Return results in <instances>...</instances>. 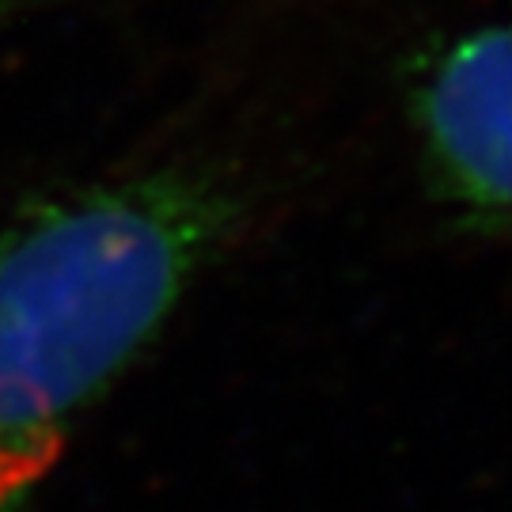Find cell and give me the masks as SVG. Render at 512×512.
<instances>
[{
	"mask_svg": "<svg viewBox=\"0 0 512 512\" xmlns=\"http://www.w3.org/2000/svg\"><path fill=\"white\" fill-rule=\"evenodd\" d=\"M251 194L152 164L0 213V512H27L76 425L236 247Z\"/></svg>",
	"mask_w": 512,
	"mask_h": 512,
	"instance_id": "cell-1",
	"label": "cell"
},
{
	"mask_svg": "<svg viewBox=\"0 0 512 512\" xmlns=\"http://www.w3.org/2000/svg\"><path fill=\"white\" fill-rule=\"evenodd\" d=\"M421 171L463 232L501 239L512 205V54L501 23L471 27L418 61L406 88Z\"/></svg>",
	"mask_w": 512,
	"mask_h": 512,
	"instance_id": "cell-2",
	"label": "cell"
},
{
	"mask_svg": "<svg viewBox=\"0 0 512 512\" xmlns=\"http://www.w3.org/2000/svg\"><path fill=\"white\" fill-rule=\"evenodd\" d=\"M16 4H23V0H0V12H8V8H16Z\"/></svg>",
	"mask_w": 512,
	"mask_h": 512,
	"instance_id": "cell-3",
	"label": "cell"
}]
</instances>
